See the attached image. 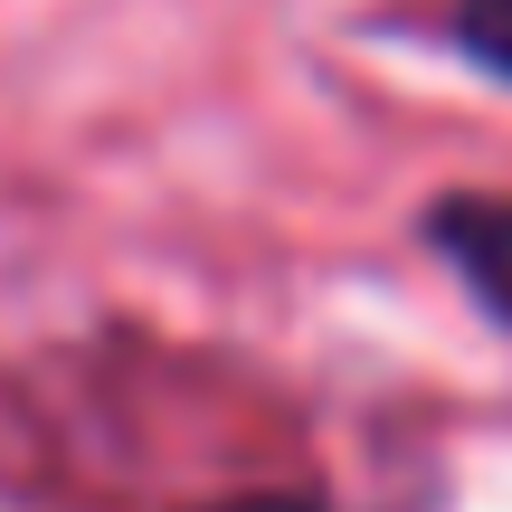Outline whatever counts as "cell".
<instances>
[{"instance_id": "obj_1", "label": "cell", "mask_w": 512, "mask_h": 512, "mask_svg": "<svg viewBox=\"0 0 512 512\" xmlns=\"http://www.w3.org/2000/svg\"><path fill=\"white\" fill-rule=\"evenodd\" d=\"M437 238H446V256H456L465 275H475L484 304L512 313V200H446Z\"/></svg>"}, {"instance_id": "obj_2", "label": "cell", "mask_w": 512, "mask_h": 512, "mask_svg": "<svg viewBox=\"0 0 512 512\" xmlns=\"http://www.w3.org/2000/svg\"><path fill=\"white\" fill-rule=\"evenodd\" d=\"M465 48L512 67V0H465Z\"/></svg>"}, {"instance_id": "obj_3", "label": "cell", "mask_w": 512, "mask_h": 512, "mask_svg": "<svg viewBox=\"0 0 512 512\" xmlns=\"http://www.w3.org/2000/svg\"><path fill=\"white\" fill-rule=\"evenodd\" d=\"M247 512H294V503H247Z\"/></svg>"}]
</instances>
